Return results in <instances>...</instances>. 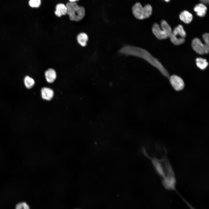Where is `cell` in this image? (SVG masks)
<instances>
[{
    "mask_svg": "<svg viewBox=\"0 0 209 209\" xmlns=\"http://www.w3.org/2000/svg\"><path fill=\"white\" fill-rule=\"evenodd\" d=\"M77 39L78 43L82 46H85L87 44L88 40V37L87 34L81 33L77 36Z\"/></svg>",
    "mask_w": 209,
    "mask_h": 209,
    "instance_id": "obj_14",
    "label": "cell"
},
{
    "mask_svg": "<svg viewBox=\"0 0 209 209\" xmlns=\"http://www.w3.org/2000/svg\"><path fill=\"white\" fill-rule=\"evenodd\" d=\"M170 84L175 90L177 91L182 90L183 88L184 83L183 80L180 77L172 75L169 77Z\"/></svg>",
    "mask_w": 209,
    "mask_h": 209,
    "instance_id": "obj_8",
    "label": "cell"
},
{
    "mask_svg": "<svg viewBox=\"0 0 209 209\" xmlns=\"http://www.w3.org/2000/svg\"><path fill=\"white\" fill-rule=\"evenodd\" d=\"M45 76L46 81L49 83L53 82L57 76L55 71L51 68L49 69L46 71Z\"/></svg>",
    "mask_w": 209,
    "mask_h": 209,
    "instance_id": "obj_10",
    "label": "cell"
},
{
    "mask_svg": "<svg viewBox=\"0 0 209 209\" xmlns=\"http://www.w3.org/2000/svg\"><path fill=\"white\" fill-rule=\"evenodd\" d=\"M29 3L31 7L37 8L40 6L41 1V0H30Z\"/></svg>",
    "mask_w": 209,
    "mask_h": 209,
    "instance_id": "obj_17",
    "label": "cell"
},
{
    "mask_svg": "<svg viewBox=\"0 0 209 209\" xmlns=\"http://www.w3.org/2000/svg\"><path fill=\"white\" fill-rule=\"evenodd\" d=\"M164 0L166 2H168L170 1V0Z\"/></svg>",
    "mask_w": 209,
    "mask_h": 209,
    "instance_id": "obj_22",
    "label": "cell"
},
{
    "mask_svg": "<svg viewBox=\"0 0 209 209\" xmlns=\"http://www.w3.org/2000/svg\"><path fill=\"white\" fill-rule=\"evenodd\" d=\"M145 154L160 177L164 188L168 190L176 191V182L174 172L167 157L165 148L156 145Z\"/></svg>",
    "mask_w": 209,
    "mask_h": 209,
    "instance_id": "obj_1",
    "label": "cell"
},
{
    "mask_svg": "<svg viewBox=\"0 0 209 209\" xmlns=\"http://www.w3.org/2000/svg\"><path fill=\"white\" fill-rule=\"evenodd\" d=\"M41 91L42 98L44 100H50L53 96V91L49 88L44 87L42 89Z\"/></svg>",
    "mask_w": 209,
    "mask_h": 209,
    "instance_id": "obj_11",
    "label": "cell"
},
{
    "mask_svg": "<svg viewBox=\"0 0 209 209\" xmlns=\"http://www.w3.org/2000/svg\"><path fill=\"white\" fill-rule=\"evenodd\" d=\"M15 209H30L28 205L25 202L18 203L16 206Z\"/></svg>",
    "mask_w": 209,
    "mask_h": 209,
    "instance_id": "obj_18",
    "label": "cell"
},
{
    "mask_svg": "<svg viewBox=\"0 0 209 209\" xmlns=\"http://www.w3.org/2000/svg\"><path fill=\"white\" fill-rule=\"evenodd\" d=\"M203 4H207L209 3V0H200Z\"/></svg>",
    "mask_w": 209,
    "mask_h": 209,
    "instance_id": "obj_20",
    "label": "cell"
},
{
    "mask_svg": "<svg viewBox=\"0 0 209 209\" xmlns=\"http://www.w3.org/2000/svg\"><path fill=\"white\" fill-rule=\"evenodd\" d=\"M69 2H75L76 1H78L79 0H69Z\"/></svg>",
    "mask_w": 209,
    "mask_h": 209,
    "instance_id": "obj_21",
    "label": "cell"
},
{
    "mask_svg": "<svg viewBox=\"0 0 209 209\" xmlns=\"http://www.w3.org/2000/svg\"><path fill=\"white\" fill-rule=\"evenodd\" d=\"M24 81L26 87L28 89L31 88L35 84V82L34 80L28 76L25 77Z\"/></svg>",
    "mask_w": 209,
    "mask_h": 209,
    "instance_id": "obj_16",
    "label": "cell"
},
{
    "mask_svg": "<svg viewBox=\"0 0 209 209\" xmlns=\"http://www.w3.org/2000/svg\"><path fill=\"white\" fill-rule=\"evenodd\" d=\"M179 194L180 197H181L182 200L184 201L185 203L187 204V205L188 206L190 209H196L193 206H192L191 204H190L186 200H185L183 197H182L180 194Z\"/></svg>",
    "mask_w": 209,
    "mask_h": 209,
    "instance_id": "obj_19",
    "label": "cell"
},
{
    "mask_svg": "<svg viewBox=\"0 0 209 209\" xmlns=\"http://www.w3.org/2000/svg\"><path fill=\"white\" fill-rule=\"evenodd\" d=\"M179 18L185 24H189L191 22L193 19V16L188 11L184 10L182 11L179 15Z\"/></svg>",
    "mask_w": 209,
    "mask_h": 209,
    "instance_id": "obj_12",
    "label": "cell"
},
{
    "mask_svg": "<svg viewBox=\"0 0 209 209\" xmlns=\"http://www.w3.org/2000/svg\"><path fill=\"white\" fill-rule=\"evenodd\" d=\"M133 13L137 19H143L149 17L152 12V8L149 4L143 7L139 2L136 3L132 8Z\"/></svg>",
    "mask_w": 209,
    "mask_h": 209,
    "instance_id": "obj_5",
    "label": "cell"
},
{
    "mask_svg": "<svg viewBox=\"0 0 209 209\" xmlns=\"http://www.w3.org/2000/svg\"><path fill=\"white\" fill-rule=\"evenodd\" d=\"M192 46L193 50L197 53L203 55L208 53L209 51V44H203L199 39L196 38L192 42Z\"/></svg>",
    "mask_w": 209,
    "mask_h": 209,
    "instance_id": "obj_7",
    "label": "cell"
},
{
    "mask_svg": "<svg viewBox=\"0 0 209 209\" xmlns=\"http://www.w3.org/2000/svg\"><path fill=\"white\" fill-rule=\"evenodd\" d=\"M186 36V33L183 26L179 25L172 31L170 37L171 42L174 44L179 45L184 42Z\"/></svg>",
    "mask_w": 209,
    "mask_h": 209,
    "instance_id": "obj_6",
    "label": "cell"
},
{
    "mask_svg": "<svg viewBox=\"0 0 209 209\" xmlns=\"http://www.w3.org/2000/svg\"><path fill=\"white\" fill-rule=\"evenodd\" d=\"M56 10L55 12V15L58 17L67 14V8L66 5L62 3H59L56 6Z\"/></svg>",
    "mask_w": 209,
    "mask_h": 209,
    "instance_id": "obj_13",
    "label": "cell"
},
{
    "mask_svg": "<svg viewBox=\"0 0 209 209\" xmlns=\"http://www.w3.org/2000/svg\"><path fill=\"white\" fill-rule=\"evenodd\" d=\"M197 66L201 70L205 69L208 65V62L206 59L197 58L196 60Z\"/></svg>",
    "mask_w": 209,
    "mask_h": 209,
    "instance_id": "obj_15",
    "label": "cell"
},
{
    "mask_svg": "<svg viewBox=\"0 0 209 209\" xmlns=\"http://www.w3.org/2000/svg\"><path fill=\"white\" fill-rule=\"evenodd\" d=\"M119 52L126 55H132L142 58L157 68L162 74L169 79V74L161 62L148 51L138 47L127 45L122 48Z\"/></svg>",
    "mask_w": 209,
    "mask_h": 209,
    "instance_id": "obj_2",
    "label": "cell"
},
{
    "mask_svg": "<svg viewBox=\"0 0 209 209\" xmlns=\"http://www.w3.org/2000/svg\"><path fill=\"white\" fill-rule=\"evenodd\" d=\"M152 31L158 39H163L170 37L172 31L167 22L165 20H162L161 22V27L156 23L154 24Z\"/></svg>",
    "mask_w": 209,
    "mask_h": 209,
    "instance_id": "obj_4",
    "label": "cell"
},
{
    "mask_svg": "<svg viewBox=\"0 0 209 209\" xmlns=\"http://www.w3.org/2000/svg\"><path fill=\"white\" fill-rule=\"evenodd\" d=\"M197 15L200 17L205 16L207 10L206 6L203 3H199L196 5L194 8Z\"/></svg>",
    "mask_w": 209,
    "mask_h": 209,
    "instance_id": "obj_9",
    "label": "cell"
},
{
    "mask_svg": "<svg viewBox=\"0 0 209 209\" xmlns=\"http://www.w3.org/2000/svg\"><path fill=\"white\" fill-rule=\"evenodd\" d=\"M67 14L72 21H79L82 19L85 15V9L79 6L76 2H69L66 5Z\"/></svg>",
    "mask_w": 209,
    "mask_h": 209,
    "instance_id": "obj_3",
    "label": "cell"
}]
</instances>
